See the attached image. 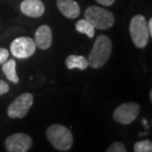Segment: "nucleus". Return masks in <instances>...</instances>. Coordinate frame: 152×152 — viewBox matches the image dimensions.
<instances>
[{"mask_svg": "<svg viewBox=\"0 0 152 152\" xmlns=\"http://www.w3.org/2000/svg\"><path fill=\"white\" fill-rule=\"evenodd\" d=\"M112 53V41L107 35H99L89 54L88 64L93 69L102 68Z\"/></svg>", "mask_w": 152, "mask_h": 152, "instance_id": "obj_1", "label": "nucleus"}, {"mask_svg": "<svg viewBox=\"0 0 152 152\" xmlns=\"http://www.w3.org/2000/svg\"><path fill=\"white\" fill-rule=\"evenodd\" d=\"M47 137L50 144L57 150L67 151L73 144V135L69 129L62 125L54 124L47 129Z\"/></svg>", "mask_w": 152, "mask_h": 152, "instance_id": "obj_2", "label": "nucleus"}, {"mask_svg": "<svg viewBox=\"0 0 152 152\" xmlns=\"http://www.w3.org/2000/svg\"><path fill=\"white\" fill-rule=\"evenodd\" d=\"M129 34L132 42L137 48H144L150 38L147 21L142 15H135L129 23Z\"/></svg>", "mask_w": 152, "mask_h": 152, "instance_id": "obj_3", "label": "nucleus"}, {"mask_svg": "<svg viewBox=\"0 0 152 152\" xmlns=\"http://www.w3.org/2000/svg\"><path fill=\"white\" fill-rule=\"evenodd\" d=\"M84 16H85L86 20L93 25L94 28H99V30L110 28L115 23L114 14L104 8L98 7V6L88 7L86 9Z\"/></svg>", "mask_w": 152, "mask_h": 152, "instance_id": "obj_4", "label": "nucleus"}, {"mask_svg": "<svg viewBox=\"0 0 152 152\" xmlns=\"http://www.w3.org/2000/svg\"><path fill=\"white\" fill-rule=\"evenodd\" d=\"M34 103V96L29 92L19 95L10 105L7 114L12 119H22L28 114L29 110Z\"/></svg>", "mask_w": 152, "mask_h": 152, "instance_id": "obj_5", "label": "nucleus"}, {"mask_svg": "<svg viewBox=\"0 0 152 152\" xmlns=\"http://www.w3.org/2000/svg\"><path fill=\"white\" fill-rule=\"evenodd\" d=\"M140 107L135 102H125L118 106L114 111V120L122 125H128L134 121L139 114Z\"/></svg>", "mask_w": 152, "mask_h": 152, "instance_id": "obj_6", "label": "nucleus"}, {"mask_svg": "<svg viewBox=\"0 0 152 152\" xmlns=\"http://www.w3.org/2000/svg\"><path fill=\"white\" fill-rule=\"evenodd\" d=\"M36 43L33 38L28 37H21L15 38L10 45L12 55L19 59H26L31 57L36 51Z\"/></svg>", "mask_w": 152, "mask_h": 152, "instance_id": "obj_7", "label": "nucleus"}, {"mask_svg": "<svg viewBox=\"0 0 152 152\" xmlns=\"http://www.w3.org/2000/svg\"><path fill=\"white\" fill-rule=\"evenodd\" d=\"M33 145L31 137L23 132L13 134L6 138L5 148L8 152H28Z\"/></svg>", "mask_w": 152, "mask_h": 152, "instance_id": "obj_8", "label": "nucleus"}, {"mask_svg": "<svg viewBox=\"0 0 152 152\" xmlns=\"http://www.w3.org/2000/svg\"><path fill=\"white\" fill-rule=\"evenodd\" d=\"M34 41L36 46L40 49L46 50L50 47L53 42V33H51L50 28L47 25L41 26L40 28L36 31Z\"/></svg>", "mask_w": 152, "mask_h": 152, "instance_id": "obj_9", "label": "nucleus"}, {"mask_svg": "<svg viewBox=\"0 0 152 152\" xmlns=\"http://www.w3.org/2000/svg\"><path fill=\"white\" fill-rule=\"evenodd\" d=\"M20 8L24 15L31 18L42 17L44 13V5L41 0H24Z\"/></svg>", "mask_w": 152, "mask_h": 152, "instance_id": "obj_10", "label": "nucleus"}, {"mask_svg": "<svg viewBox=\"0 0 152 152\" xmlns=\"http://www.w3.org/2000/svg\"><path fill=\"white\" fill-rule=\"evenodd\" d=\"M56 5L63 16L69 19H75L80 15V7L74 0H57Z\"/></svg>", "mask_w": 152, "mask_h": 152, "instance_id": "obj_11", "label": "nucleus"}, {"mask_svg": "<svg viewBox=\"0 0 152 152\" xmlns=\"http://www.w3.org/2000/svg\"><path fill=\"white\" fill-rule=\"evenodd\" d=\"M65 65L67 69H79V70H86L88 68V60L85 57L80 56V55H69L65 60Z\"/></svg>", "mask_w": 152, "mask_h": 152, "instance_id": "obj_12", "label": "nucleus"}, {"mask_svg": "<svg viewBox=\"0 0 152 152\" xmlns=\"http://www.w3.org/2000/svg\"><path fill=\"white\" fill-rule=\"evenodd\" d=\"M2 71L4 73L6 77L14 83H19V77L16 73V62L14 60L5 61L2 64Z\"/></svg>", "mask_w": 152, "mask_h": 152, "instance_id": "obj_13", "label": "nucleus"}, {"mask_svg": "<svg viewBox=\"0 0 152 152\" xmlns=\"http://www.w3.org/2000/svg\"><path fill=\"white\" fill-rule=\"evenodd\" d=\"M76 31L80 34H86L89 38H92L95 35V28L91 23H89L86 19L79 20L75 25Z\"/></svg>", "mask_w": 152, "mask_h": 152, "instance_id": "obj_14", "label": "nucleus"}, {"mask_svg": "<svg viewBox=\"0 0 152 152\" xmlns=\"http://www.w3.org/2000/svg\"><path fill=\"white\" fill-rule=\"evenodd\" d=\"M134 152H152V142L149 140L137 141L133 146Z\"/></svg>", "mask_w": 152, "mask_h": 152, "instance_id": "obj_15", "label": "nucleus"}, {"mask_svg": "<svg viewBox=\"0 0 152 152\" xmlns=\"http://www.w3.org/2000/svg\"><path fill=\"white\" fill-rule=\"evenodd\" d=\"M106 152H128V150L122 142L116 141L113 144L110 145Z\"/></svg>", "mask_w": 152, "mask_h": 152, "instance_id": "obj_16", "label": "nucleus"}, {"mask_svg": "<svg viewBox=\"0 0 152 152\" xmlns=\"http://www.w3.org/2000/svg\"><path fill=\"white\" fill-rule=\"evenodd\" d=\"M9 57V51L5 48L0 47V65H2L5 61H7Z\"/></svg>", "mask_w": 152, "mask_h": 152, "instance_id": "obj_17", "label": "nucleus"}, {"mask_svg": "<svg viewBox=\"0 0 152 152\" xmlns=\"http://www.w3.org/2000/svg\"><path fill=\"white\" fill-rule=\"evenodd\" d=\"M9 91V85L4 80H0V95H3Z\"/></svg>", "mask_w": 152, "mask_h": 152, "instance_id": "obj_18", "label": "nucleus"}, {"mask_svg": "<svg viewBox=\"0 0 152 152\" xmlns=\"http://www.w3.org/2000/svg\"><path fill=\"white\" fill-rule=\"evenodd\" d=\"M96 1L103 6H111L114 4L116 0H96Z\"/></svg>", "mask_w": 152, "mask_h": 152, "instance_id": "obj_19", "label": "nucleus"}, {"mask_svg": "<svg viewBox=\"0 0 152 152\" xmlns=\"http://www.w3.org/2000/svg\"><path fill=\"white\" fill-rule=\"evenodd\" d=\"M147 27H148V31H149V34L151 37V34H152V19L151 18L149 19V21L147 22Z\"/></svg>", "mask_w": 152, "mask_h": 152, "instance_id": "obj_20", "label": "nucleus"}, {"mask_svg": "<svg viewBox=\"0 0 152 152\" xmlns=\"http://www.w3.org/2000/svg\"><path fill=\"white\" fill-rule=\"evenodd\" d=\"M149 97H150V101H152V92L150 91V94H149Z\"/></svg>", "mask_w": 152, "mask_h": 152, "instance_id": "obj_21", "label": "nucleus"}]
</instances>
